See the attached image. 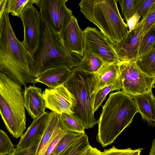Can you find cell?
Listing matches in <instances>:
<instances>
[{
  "label": "cell",
  "mask_w": 155,
  "mask_h": 155,
  "mask_svg": "<svg viewBox=\"0 0 155 155\" xmlns=\"http://www.w3.org/2000/svg\"><path fill=\"white\" fill-rule=\"evenodd\" d=\"M40 28L38 47L28 62L35 78L51 69L67 67L71 69L79 65L83 58L68 51L64 46L60 33L55 31L39 12Z\"/></svg>",
  "instance_id": "6da1fadb"
},
{
  "label": "cell",
  "mask_w": 155,
  "mask_h": 155,
  "mask_svg": "<svg viewBox=\"0 0 155 155\" xmlns=\"http://www.w3.org/2000/svg\"><path fill=\"white\" fill-rule=\"evenodd\" d=\"M137 113L132 96L123 91L110 93L98 120L97 141L103 147L111 144L131 123Z\"/></svg>",
  "instance_id": "7a4b0ae2"
},
{
  "label": "cell",
  "mask_w": 155,
  "mask_h": 155,
  "mask_svg": "<svg viewBox=\"0 0 155 155\" xmlns=\"http://www.w3.org/2000/svg\"><path fill=\"white\" fill-rule=\"evenodd\" d=\"M5 11L0 33V72L5 74L21 87L35 84L28 62L27 51L23 42L16 37Z\"/></svg>",
  "instance_id": "3957f363"
},
{
  "label": "cell",
  "mask_w": 155,
  "mask_h": 155,
  "mask_svg": "<svg viewBox=\"0 0 155 155\" xmlns=\"http://www.w3.org/2000/svg\"><path fill=\"white\" fill-rule=\"evenodd\" d=\"M79 5L85 17L112 44L118 43L129 32L119 12L117 0H82Z\"/></svg>",
  "instance_id": "277c9868"
},
{
  "label": "cell",
  "mask_w": 155,
  "mask_h": 155,
  "mask_svg": "<svg viewBox=\"0 0 155 155\" xmlns=\"http://www.w3.org/2000/svg\"><path fill=\"white\" fill-rule=\"evenodd\" d=\"M21 87L0 72V114L7 130L15 138L21 137L26 128Z\"/></svg>",
  "instance_id": "5b68a950"
},
{
  "label": "cell",
  "mask_w": 155,
  "mask_h": 155,
  "mask_svg": "<svg viewBox=\"0 0 155 155\" xmlns=\"http://www.w3.org/2000/svg\"><path fill=\"white\" fill-rule=\"evenodd\" d=\"M71 74L68 80L64 84L74 96L76 105L73 114L81 121L85 129L92 128L98 123L95 118L92 96L87 81L86 72L78 67L71 69Z\"/></svg>",
  "instance_id": "8992f818"
},
{
  "label": "cell",
  "mask_w": 155,
  "mask_h": 155,
  "mask_svg": "<svg viewBox=\"0 0 155 155\" xmlns=\"http://www.w3.org/2000/svg\"><path fill=\"white\" fill-rule=\"evenodd\" d=\"M118 66L122 91L132 97L152 92L155 77L143 72L135 61H120Z\"/></svg>",
  "instance_id": "52a82bcc"
},
{
  "label": "cell",
  "mask_w": 155,
  "mask_h": 155,
  "mask_svg": "<svg viewBox=\"0 0 155 155\" xmlns=\"http://www.w3.org/2000/svg\"><path fill=\"white\" fill-rule=\"evenodd\" d=\"M84 39V55L92 54L100 57L105 63L120 61L112 44L96 28H86L83 31Z\"/></svg>",
  "instance_id": "ba28073f"
},
{
  "label": "cell",
  "mask_w": 155,
  "mask_h": 155,
  "mask_svg": "<svg viewBox=\"0 0 155 155\" xmlns=\"http://www.w3.org/2000/svg\"><path fill=\"white\" fill-rule=\"evenodd\" d=\"M39 0H30L23 9L19 17L24 27V38L22 41L28 53L32 56L38 47L40 28L39 12L33 6L37 5Z\"/></svg>",
  "instance_id": "9c48e42d"
},
{
  "label": "cell",
  "mask_w": 155,
  "mask_h": 155,
  "mask_svg": "<svg viewBox=\"0 0 155 155\" xmlns=\"http://www.w3.org/2000/svg\"><path fill=\"white\" fill-rule=\"evenodd\" d=\"M68 0H40V12L55 31L60 33L74 16L66 3Z\"/></svg>",
  "instance_id": "30bf717a"
},
{
  "label": "cell",
  "mask_w": 155,
  "mask_h": 155,
  "mask_svg": "<svg viewBox=\"0 0 155 155\" xmlns=\"http://www.w3.org/2000/svg\"><path fill=\"white\" fill-rule=\"evenodd\" d=\"M42 94L46 108L59 114L74 113L75 98L64 85L54 88H46Z\"/></svg>",
  "instance_id": "8fae6325"
},
{
  "label": "cell",
  "mask_w": 155,
  "mask_h": 155,
  "mask_svg": "<svg viewBox=\"0 0 155 155\" xmlns=\"http://www.w3.org/2000/svg\"><path fill=\"white\" fill-rule=\"evenodd\" d=\"M146 16L142 17L133 30L118 43L112 44L120 61H135L139 57V46L143 35L142 26Z\"/></svg>",
  "instance_id": "7c38bea8"
},
{
  "label": "cell",
  "mask_w": 155,
  "mask_h": 155,
  "mask_svg": "<svg viewBox=\"0 0 155 155\" xmlns=\"http://www.w3.org/2000/svg\"><path fill=\"white\" fill-rule=\"evenodd\" d=\"M119 62L111 63L104 62L97 72L94 73L86 72L91 96L99 90L114 82L119 77Z\"/></svg>",
  "instance_id": "4fadbf2b"
},
{
  "label": "cell",
  "mask_w": 155,
  "mask_h": 155,
  "mask_svg": "<svg viewBox=\"0 0 155 155\" xmlns=\"http://www.w3.org/2000/svg\"><path fill=\"white\" fill-rule=\"evenodd\" d=\"M60 33L65 47L70 52L78 54L83 58V31L80 28L77 18L74 16Z\"/></svg>",
  "instance_id": "5bb4252c"
},
{
  "label": "cell",
  "mask_w": 155,
  "mask_h": 155,
  "mask_svg": "<svg viewBox=\"0 0 155 155\" xmlns=\"http://www.w3.org/2000/svg\"><path fill=\"white\" fill-rule=\"evenodd\" d=\"M23 96L25 108L33 119L45 112L46 107L41 88L35 84L25 86Z\"/></svg>",
  "instance_id": "9a60e30c"
},
{
  "label": "cell",
  "mask_w": 155,
  "mask_h": 155,
  "mask_svg": "<svg viewBox=\"0 0 155 155\" xmlns=\"http://www.w3.org/2000/svg\"><path fill=\"white\" fill-rule=\"evenodd\" d=\"M51 112L44 113L33 119L26 131L20 137L15 150L19 151L27 148L39 135H42L48 123Z\"/></svg>",
  "instance_id": "2e32d148"
},
{
  "label": "cell",
  "mask_w": 155,
  "mask_h": 155,
  "mask_svg": "<svg viewBox=\"0 0 155 155\" xmlns=\"http://www.w3.org/2000/svg\"><path fill=\"white\" fill-rule=\"evenodd\" d=\"M46 127L41 136L35 155H44L52 141L65 127L60 114L52 111Z\"/></svg>",
  "instance_id": "e0dca14e"
},
{
  "label": "cell",
  "mask_w": 155,
  "mask_h": 155,
  "mask_svg": "<svg viewBox=\"0 0 155 155\" xmlns=\"http://www.w3.org/2000/svg\"><path fill=\"white\" fill-rule=\"evenodd\" d=\"M71 70L67 67H60L48 69L36 78L37 83L46 85L49 88H53L64 85L69 79Z\"/></svg>",
  "instance_id": "ac0fdd59"
},
{
  "label": "cell",
  "mask_w": 155,
  "mask_h": 155,
  "mask_svg": "<svg viewBox=\"0 0 155 155\" xmlns=\"http://www.w3.org/2000/svg\"><path fill=\"white\" fill-rule=\"evenodd\" d=\"M136 105L138 113L150 126H155V98L152 92L132 97Z\"/></svg>",
  "instance_id": "d6986e66"
},
{
  "label": "cell",
  "mask_w": 155,
  "mask_h": 155,
  "mask_svg": "<svg viewBox=\"0 0 155 155\" xmlns=\"http://www.w3.org/2000/svg\"><path fill=\"white\" fill-rule=\"evenodd\" d=\"M135 62L143 72L155 77V45L149 51L139 56Z\"/></svg>",
  "instance_id": "ffe728a7"
},
{
  "label": "cell",
  "mask_w": 155,
  "mask_h": 155,
  "mask_svg": "<svg viewBox=\"0 0 155 155\" xmlns=\"http://www.w3.org/2000/svg\"><path fill=\"white\" fill-rule=\"evenodd\" d=\"M121 89V86L119 75V77L114 82L99 90L92 96L94 112V113L97 110L109 92L114 91H119Z\"/></svg>",
  "instance_id": "44dd1931"
},
{
  "label": "cell",
  "mask_w": 155,
  "mask_h": 155,
  "mask_svg": "<svg viewBox=\"0 0 155 155\" xmlns=\"http://www.w3.org/2000/svg\"><path fill=\"white\" fill-rule=\"evenodd\" d=\"M104 62L98 56L92 54L84 55V57L78 67L83 71L90 73L97 72Z\"/></svg>",
  "instance_id": "7402d4cb"
},
{
  "label": "cell",
  "mask_w": 155,
  "mask_h": 155,
  "mask_svg": "<svg viewBox=\"0 0 155 155\" xmlns=\"http://www.w3.org/2000/svg\"><path fill=\"white\" fill-rule=\"evenodd\" d=\"M89 145L87 136L85 134H82L70 143L58 155H78L82 150Z\"/></svg>",
  "instance_id": "603a6c76"
},
{
  "label": "cell",
  "mask_w": 155,
  "mask_h": 155,
  "mask_svg": "<svg viewBox=\"0 0 155 155\" xmlns=\"http://www.w3.org/2000/svg\"><path fill=\"white\" fill-rule=\"evenodd\" d=\"M60 118L67 130L80 134H85V128L79 120L73 115L63 113Z\"/></svg>",
  "instance_id": "cb8c5ba5"
},
{
  "label": "cell",
  "mask_w": 155,
  "mask_h": 155,
  "mask_svg": "<svg viewBox=\"0 0 155 155\" xmlns=\"http://www.w3.org/2000/svg\"><path fill=\"white\" fill-rule=\"evenodd\" d=\"M155 25L142 37L139 50V57L146 53L155 45Z\"/></svg>",
  "instance_id": "d4e9b609"
},
{
  "label": "cell",
  "mask_w": 155,
  "mask_h": 155,
  "mask_svg": "<svg viewBox=\"0 0 155 155\" xmlns=\"http://www.w3.org/2000/svg\"><path fill=\"white\" fill-rule=\"evenodd\" d=\"M140 0H117L121 7V14L127 22L135 13Z\"/></svg>",
  "instance_id": "484cf974"
},
{
  "label": "cell",
  "mask_w": 155,
  "mask_h": 155,
  "mask_svg": "<svg viewBox=\"0 0 155 155\" xmlns=\"http://www.w3.org/2000/svg\"><path fill=\"white\" fill-rule=\"evenodd\" d=\"M30 0H7L6 11L12 15L19 17Z\"/></svg>",
  "instance_id": "4316f807"
},
{
  "label": "cell",
  "mask_w": 155,
  "mask_h": 155,
  "mask_svg": "<svg viewBox=\"0 0 155 155\" xmlns=\"http://www.w3.org/2000/svg\"><path fill=\"white\" fill-rule=\"evenodd\" d=\"M15 149L6 133L0 129V155H12Z\"/></svg>",
  "instance_id": "83f0119b"
},
{
  "label": "cell",
  "mask_w": 155,
  "mask_h": 155,
  "mask_svg": "<svg viewBox=\"0 0 155 155\" xmlns=\"http://www.w3.org/2000/svg\"><path fill=\"white\" fill-rule=\"evenodd\" d=\"M82 134L71 132L67 130L66 134L60 140L58 146L54 152L53 155H58L70 143Z\"/></svg>",
  "instance_id": "f1b7e54d"
},
{
  "label": "cell",
  "mask_w": 155,
  "mask_h": 155,
  "mask_svg": "<svg viewBox=\"0 0 155 155\" xmlns=\"http://www.w3.org/2000/svg\"><path fill=\"white\" fill-rule=\"evenodd\" d=\"M155 5V0H140L135 13L140 17L145 16Z\"/></svg>",
  "instance_id": "f546056e"
},
{
  "label": "cell",
  "mask_w": 155,
  "mask_h": 155,
  "mask_svg": "<svg viewBox=\"0 0 155 155\" xmlns=\"http://www.w3.org/2000/svg\"><path fill=\"white\" fill-rule=\"evenodd\" d=\"M155 25V5L146 16L142 28L143 35L147 32Z\"/></svg>",
  "instance_id": "4dcf8cb0"
},
{
  "label": "cell",
  "mask_w": 155,
  "mask_h": 155,
  "mask_svg": "<svg viewBox=\"0 0 155 155\" xmlns=\"http://www.w3.org/2000/svg\"><path fill=\"white\" fill-rule=\"evenodd\" d=\"M42 135L38 136L27 148L19 151L14 150L12 155H35Z\"/></svg>",
  "instance_id": "1f68e13d"
},
{
  "label": "cell",
  "mask_w": 155,
  "mask_h": 155,
  "mask_svg": "<svg viewBox=\"0 0 155 155\" xmlns=\"http://www.w3.org/2000/svg\"><path fill=\"white\" fill-rule=\"evenodd\" d=\"M67 130L65 129L61 130L56 136L48 147L44 155H53L61 139L66 134Z\"/></svg>",
  "instance_id": "d6a6232c"
},
{
  "label": "cell",
  "mask_w": 155,
  "mask_h": 155,
  "mask_svg": "<svg viewBox=\"0 0 155 155\" xmlns=\"http://www.w3.org/2000/svg\"><path fill=\"white\" fill-rule=\"evenodd\" d=\"M133 150L130 148L118 149L113 146L112 148L109 149H105L103 152H101V155H130Z\"/></svg>",
  "instance_id": "836d02e7"
},
{
  "label": "cell",
  "mask_w": 155,
  "mask_h": 155,
  "mask_svg": "<svg viewBox=\"0 0 155 155\" xmlns=\"http://www.w3.org/2000/svg\"><path fill=\"white\" fill-rule=\"evenodd\" d=\"M141 17L138 14L135 13L127 22V25L128 28L129 32L133 30L139 22Z\"/></svg>",
  "instance_id": "e575fe53"
},
{
  "label": "cell",
  "mask_w": 155,
  "mask_h": 155,
  "mask_svg": "<svg viewBox=\"0 0 155 155\" xmlns=\"http://www.w3.org/2000/svg\"><path fill=\"white\" fill-rule=\"evenodd\" d=\"M101 151L90 145L82 150L78 155H101Z\"/></svg>",
  "instance_id": "d590c367"
},
{
  "label": "cell",
  "mask_w": 155,
  "mask_h": 155,
  "mask_svg": "<svg viewBox=\"0 0 155 155\" xmlns=\"http://www.w3.org/2000/svg\"><path fill=\"white\" fill-rule=\"evenodd\" d=\"M7 0H0V33L2 28Z\"/></svg>",
  "instance_id": "8d00e7d4"
},
{
  "label": "cell",
  "mask_w": 155,
  "mask_h": 155,
  "mask_svg": "<svg viewBox=\"0 0 155 155\" xmlns=\"http://www.w3.org/2000/svg\"><path fill=\"white\" fill-rule=\"evenodd\" d=\"M149 155H155V140L153 141L152 147Z\"/></svg>",
  "instance_id": "74e56055"
},
{
  "label": "cell",
  "mask_w": 155,
  "mask_h": 155,
  "mask_svg": "<svg viewBox=\"0 0 155 155\" xmlns=\"http://www.w3.org/2000/svg\"><path fill=\"white\" fill-rule=\"evenodd\" d=\"M143 150L142 148H140L133 150L132 153L130 155H140L141 151Z\"/></svg>",
  "instance_id": "f35d334b"
}]
</instances>
